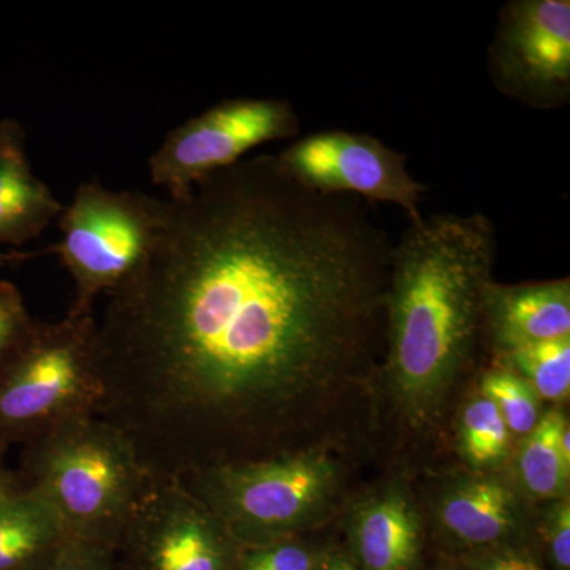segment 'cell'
I'll return each mask as SVG.
<instances>
[{
    "instance_id": "cell-7",
    "label": "cell",
    "mask_w": 570,
    "mask_h": 570,
    "mask_svg": "<svg viewBox=\"0 0 570 570\" xmlns=\"http://www.w3.org/2000/svg\"><path fill=\"white\" fill-rule=\"evenodd\" d=\"M298 134L299 118L287 100H223L165 135L149 157V178L167 198L183 200L204 179L242 163L258 146Z\"/></svg>"
},
{
    "instance_id": "cell-15",
    "label": "cell",
    "mask_w": 570,
    "mask_h": 570,
    "mask_svg": "<svg viewBox=\"0 0 570 570\" xmlns=\"http://www.w3.org/2000/svg\"><path fill=\"white\" fill-rule=\"evenodd\" d=\"M61 521L24 487L0 498V570H33L66 540Z\"/></svg>"
},
{
    "instance_id": "cell-24",
    "label": "cell",
    "mask_w": 570,
    "mask_h": 570,
    "mask_svg": "<svg viewBox=\"0 0 570 570\" xmlns=\"http://www.w3.org/2000/svg\"><path fill=\"white\" fill-rule=\"evenodd\" d=\"M32 322L20 288L10 281L0 279V363Z\"/></svg>"
},
{
    "instance_id": "cell-17",
    "label": "cell",
    "mask_w": 570,
    "mask_h": 570,
    "mask_svg": "<svg viewBox=\"0 0 570 570\" xmlns=\"http://www.w3.org/2000/svg\"><path fill=\"white\" fill-rule=\"evenodd\" d=\"M512 434L489 397L472 396L459 417V452L472 472H493L510 455Z\"/></svg>"
},
{
    "instance_id": "cell-19",
    "label": "cell",
    "mask_w": 570,
    "mask_h": 570,
    "mask_svg": "<svg viewBox=\"0 0 570 570\" xmlns=\"http://www.w3.org/2000/svg\"><path fill=\"white\" fill-rule=\"evenodd\" d=\"M480 395L489 397L509 428L510 434L524 438L542 417V400L524 379L497 365L485 371L479 384Z\"/></svg>"
},
{
    "instance_id": "cell-27",
    "label": "cell",
    "mask_w": 570,
    "mask_h": 570,
    "mask_svg": "<svg viewBox=\"0 0 570 570\" xmlns=\"http://www.w3.org/2000/svg\"><path fill=\"white\" fill-rule=\"evenodd\" d=\"M423 570H425V569H423ZM433 570H448V569H445L444 566H441V568H436V569H433Z\"/></svg>"
},
{
    "instance_id": "cell-8",
    "label": "cell",
    "mask_w": 570,
    "mask_h": 570,
    "mask_svg": "<svg viewBox=\"0 0 570 570\" xmlns=\"http://www.w3.org/2000/svg\"><path fill=\"white\" fill-rule=\"evenodd\" d=\"M238 549L178 479H153L115 550L116 570H234Z\"/></svg>"
},
{
    "instance_id": "cell-6",
    "label": "cell",
    "mask_w": 570,
    "mask_h": 570,
    "mask_svg": "<svg viewBox=\"0 0 570 570\" xmlns=\"http://www.w3.org/2000/svg\"><path fill=\"white\" fill-rule=\"evenodd\" d=\"M168 212V198L140 190H112L99 181L82 183L58 217L61 239L33 253L10 250L0 258L24 261L56 254L73 281L70 311L94 313L151 254Z\"/></svg>"
},
{
    "instance_id": "cell-3",
    "label": "cell",
    "mask_w": 570,
    "mask_h": 570,
    "mask_svg": "<svg viewBox=\"0 0 570 570\" xmlns=\"http://www.w3.org/2000/svg\"><path fill=\"white\" fill-rule=\"evenodd\" d=\"M21 485L43 499L67 538L115 551L154 479L130 439L99 415L22 445Z\"/></svg>"
},
{
    "instance_id": "cell-25",
    "label": "cell",
    "mask_w": 570,
    "mask_h": 570,
    "mask_svg": "<svg viewBox=\"0 0 570 570\" xmlns=\"http://www.w3.org/2000/svg\"><path fill=\"white\" fill-rule=\"evenodd\" d=\"M317 570H362L352 560L346 547L325 546Z\"/></svg>"
},
{
    "instance_id": "cell-2",
    "label": "cell",
    "mask_w": 570,
    "mask_h": 570,
    "mask_svg": "<svg viewBox=\"0 0 570 570\" xmlns=\"http://www.w3.org/2000/svg\"><path fill=\"white\" fill-rule=\"evenodd\" d=\"M494 258L497 232L483 214L411 220L390 261L376 415L384 403L407 433L439 425L485 343Z\"/></svg>"
},
{
    "instance_id": "cell-11",
    "label": "cell",
    "mask_w": 570,
    "mask_h": 570,
    "mask_svg": "<svg viewBox=\"0 0 570 570\" xmlns=\"http://www.w3.org/2000/svg\"><path fill=\"white\" fill-rule=\"evenodd\" d=\"M436 528L448 557L501 546H534L538 528L519 491L493 472L461 475L436 501Z\"/></svg>"
},
{
    "instance_id": "cell-13",
    "label": "cell",
    "mask_w": 570,
    "mask_h": 570,
    "mask_svg": "<svg viewBox=\"0 0 570 570\" xmlns=\"http://www.w3.org/2000/svg\"><path fill=\"white\" fill-rule=\"evenodd\" d=\"M564 337H570L569 277L490 284L485 296V343L494 356Z\"/></svg>"
},
{
    "instance_id": "cell-18",
    "label": "cell",
    "mask_w": 570,
    "mask_h": 570,
    "mask_svg": "<svg viewBox=\"0 0 570 570\" xmlns=\"http://www.w3.org/2000/svg\"><path fill=\"white\" fill-rule=\"evenodd\" d=\"M531 385L540 400L562 403L570 393V337L542 341L494 356Z\"/></svg>"
},
{
    "instance_id": "cell-1",
    "label": "cell",
    "mask_w": 570,
    "mask_h": 570,
    "mask_svg": "<svg viewBox=\"0 0 570 570\" xmlns=\"http://www.w3.org/2000/svg\"><path fill=\"white\" fill-rule=\"evenodd\" d=\"M352 195L246 157L168 198L97 317V415L154 479L306 449L376 417L392 239Z\"/></svg>"
},
{
    "instance_id": "cell-22",
    "label": "cell",
    "mask_w": 570,
    "mask_h": 570,
    "mask_svg": "<svg viewBox=\"0 0 570 570\" xmlns=\"http://www.w3.org/2000/svg\"><path fill=\"white\" fill-rule=\"evenodd\" d=\"M549 570H570V502L569 498L553 501L546 519L538 527Z\"/></svg>"
},
{
    "instance_id": "cell-9",
    "label": "cell",
    "mask_w": 570,
    "mask_h": 570,
    "mask_svg": "<svg viewBox=\"0 0 570 570\" xmlns=\"http://www.w3.org/2000/svg\"><path fill=\"white\" fill-rule=\"evenodd\" d=\"M494 88L534 110L570 102L569 0H512L489 48Z\"/></svg>"
},
{
    "instance_id": "cell-5",
    "label": "cell",
    "mask_w": 570,
    "mask_h": 570,
    "mask_svg": "<svg viewBox=\"0 0 570 570\" xmlns=\"http://www.w3.org/2000/svg\"><path fill=\"white\" fill-rule=\"evenodd\" d=\"M96 313L37 321L0 363V453L69 420L97 415Z\"/></svg>"
},
{
    "instance_id": "cell-23",
    "label": "cell",
    "mask_w": 570,
    "mask_h": 570,
    "mask_svg": "<svg viewBox=\"0 0 570 570\" xmlns=\"http://www.w3.org/2000/svg\"><path fill=\"white\" fill-rule=\"evenodd\" d=\"M33 570H116L115 551L66 538L61 547Z\"/></svg>"
},
{
    "instance_id": "cell-4",
    "label": "cell",
    "mask_w": 570,
    "mask_h": 570,
    "mask_svg": "<svg viewBox=\"0 0 570 570\" xmlns=\"http://www.w3.org/2000/svg\"><path fill=\"white\" fill-rule=\"evenodd\" d=\"M346 452L306 449L272 459L190 472L184 489L217 517L239 546L303 538L336 510Z\"/></svg>"
},
{
    "instance_id": "cell-20",
    "label": "cell",
    "mask_w": 570,
    "mask_h": 570,
    "mask_svg": "<svg viewBox=\"0 0 570 570\" xmlns=\"http://www.w3.org/2000/svg\"><path fill=\"white\" fill-rule=\"evenodd\" d=\"M324 549L307 535L239 546L234 570H317Z\"/></svg>"
},
{
    "instance_id": "cell-21",
    "label": "cell",
    "mask_w": 570,
    "mask_h": 570,
    "mask_svg": "<svg viewBox=\"0 0 570 570\" xmlns=\"http://www.w3.org/2000/svg\"><path fill=\"white\" fill-rule=\"evenodd\" d=\"M448 570H549L534 546H501L448 557Z\"/></svg>"
},
{
    "instance_id": "cell-10",
    "label": "cell",
    "mask_w": 570,
    "mask_h": 570,
    "mask_svg": "<svg viewBox=\"0 0 570 570\" xmlns=\"http://www.w3.org/2000/svg\"><path fill=\"white\" fill-rule=\"evenodd\" d=\"M276 160L284 174L307 189L396 205L411 220L422 217L425 184L409 174L404 154L371 135L322 130L298 138Z\"/></svg>"
},
{
    "instance_id": "cell-14",
    "label": "cell",
    "mask_w": 570,
    "mask_h": 570,
    "mask_svg": "<svg viewBox=\"0 0 570 570\" xmlns=\"http://www.w3.org/2000/svg\"><path fill=\"white\" fill-rule=\"evenodd\" d=\"M62 209L47 183L33 174L22 124L0 119V249H22L40 238Z\"/></svg>"
},
{
    "instance_id": "cell-12",
    "label": "cell",
    "mask_w": 570,
    "mask_h": 570,
    "mask_svg": "<svg viewBox=\"0 0 570 570\" xmlns=\"http://www.w3.org/2000/svg\"><path fill=\"white\" fill-rule=\"evenodd\" d=\"M425 527L401 485L373 491L347 520L346 550L362 570H423Z\"/></svg>"
},
{
    "instance_id": "cell-26",
    "label": "cell",
    "mask_w": 570,
    "mask_h": 570,
    "mask_svg": "<svg viewBox=\"0 0 570 570\" xmlns=\"http://www.w3.org/2000/svg\"><path fill=\"white\" fill-rule=\"evenodd\" d=\"M20 478L6 464V453H0V498L21 489Z\"/></svg>"
},
{
    "instance_id": "cell-16",
    "label": "cell",
    "mask_w": 570,
    "mask_h": 570,
    "mask_svg": "<svg viewBox=\"0 0 570 570\" xmlns=\"http://www.w3.org/2000/svg\"><path fill=\"white\" fill-rule=\"evenodd\" d=\"M566 423L568 419L561 407H551L521 441L515 468L524 497L551 502L569 498L570 463L562 456L560 448Z\"/></svg>"
}]
</instances>
